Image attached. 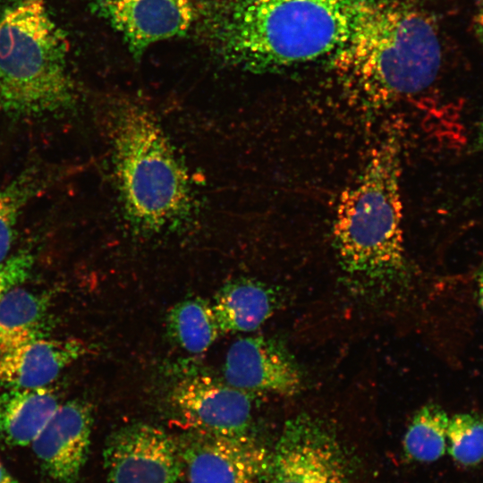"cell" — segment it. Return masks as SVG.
Masks as SVG:
<instances>
[{
	"instance_id": "1",
	"label": "cell",
	"mask_w": 483,
	"mask_h": 483,
	"mask_svg": "<svg viewBox=\"0 0 483 483\" xmlns=\"http://www.w3.org/2000/svg\"><path fill=\"white\" fill-rule=\"evenodd\" d=\"M365 0H200L195 25L221 62L271 72L332 56Z\"/></svg>"
},
{
	"instance_id": "2",
	"label": "cell",
	"mask_w": 483,
	"mask_h": 483,
	"mask_svg": "<svg viewBox=\"0 0 483 483\" xmlns=\"http://www.w3.org/2000/svg\"><path fill=\"white\" fill-rule=\"evenodd\" d=\"M332 57L344 90L381 106L431 86L442 51L436 25L425 11L399 0H365L351 35Z\"/></svg>"
},
{
	"instance_id": "3",
	"label": "cell",
	"mask_w": 483,
	"mask_h": 483,
	"mask_svg": "<svg viewBox=\"0 0 483 483\" xmlns=\"http://www.w3.org/2000/svg\"><path fill=\"white\" fill-rule=\"evenodd\" d=\"M111 107L112 160L125 219L139 233L174 229L192 208L183 164L148 108L130 100Z\"/></svg>"
},
{
	"instance_id": "4",
	"label": "cell",
	"mask_w": 483,
	"mask_h": 483,
	"mask_svg": "<svg viewBox=\"0 0 483 483\" xmlns=\"http://www.w3.org/2000/svg\"><path fill=\"white\" fill-rule=\"evenodd\" d=\"M399 175V143L391 135L339 199L333 228L338 259L365 285L386 287L406 272Z\"/></svg>"
},
{
	"instance_id": "5",
	"label": "cell",
	"mask_w": 483,
	"mask_h": 483,
	"mask_svg": "<svg viewBox=\"0 0 483 483\" xmlns=\"http://www.w3.org/2000/svg\"><path fill=\"white\" fill-rule=\"evenodd\" d=\"M66 37L43 0L0 4V108L18 116L71 108L75 88Z\"/></svg>"
},
{
	"instance_id": "6",
	"label": "cell",
	"mask_w": 483,
	"mask_h": 483,
	"mask_svg": "<svg viewBox=\"0 0 483 483\" xmlns=\"http://www.w3.org/2000/svg\"><path fill=\"white\" fill-rule=\"evenodd\" d=\"M265 483H352V472L329 426L299 414L284 423L270 453Z\"/></svg>"
},
{
	"instance_id": "7",
	"label": "cell",
	"mask_w": 483,
	"mask_h": 483,
	"mask_svg": "<svg viewBox=\"0 0 483 483\" xmlns=\"http://www.w3.org/2000/svg\"><path fill=\"white\" fill-rule=\"evenodd\" d=\"M103 460L109 483H177L184 471L178 441L144 422L114 431Z\"/></svg>"
},
{
	"instance_id": "8",
	"label": "cell",
	"mask_w": 483,
	"mask_h": 483,
	"mask_svg": "<svg viewBox=\"0 0 483 483\" xmlns=\"http://www.w3.org/2000/svg\"><path fill=\"white\" fill-rule=\"evenodd\" d=\"M177 441L188 483H265L270 453L250 433L190 429Z\"/></svg>"
},
{
	"instance_id": "9",
	"label": "cell",
	"mask_w": 483,
	"mask_h": 483,
	"mask_svg": "<svg viewBox=\"0 0 483 483\" xmlns=\"http://www.w3.org/2000/svg\"><path fill=\"white\" fill-rule=\"evenodd\" d=\"M250 394L225 380L197 374L174 385L171 402L190 429L244 435L249 433L252 419Z\"/></svg>"
},
{
	"instance_id": "10",
	"label": "cell",
	"mask_w": 483,
	"mask_h": 483,
	"mask_svg": "<svg viewBox=\"0 0 483 483\" xmlns=\"http://www.w3.org/2000/svg\"><path fill=\"white\" fill-rule=\"evenodd\" d=\"M89 5L136 58L157 42L184 36L197 18L191 0H89Z\"/></svg>"
},
{
	"instance_id": "11",
	"label": "cell",
	"mask_w": 483,
	"mask_h": 483,
	"mask_svg": "<svg viewBox=\"0 0 483 483\" xmlns=\"http://www.w3.org/2000/svg\"><path fill=\"white\" fill-rule=\"evenodd\" d=\"M225 381L248 392L293 395L301 391V370L288 351L275 339L249 336L228 349L223 367Z\"/></svg>"
},
{
	"instance_id": "12",
	"label": "cell",
	"mask_w": 483,
	"mask_h": 483,
	"mask_svg": "<svg viewBox=\"0 0 483 483\" xmlns=\"http://www.w3.org/2000/svg\"><path fill=\"white\" fill-rule=\"evenodd\" d=\"M93 425L91 405L72 400L60 404L30 445L47 474L59 483H75L85 464Z\"/></svg>"
},
{
	"instance_id": "13",
	"label": "cell",
	"mask_w": 483,
	"mask_h": 483,
	"mask_svg": "<svg viewBox=\"0 0 483 483\" xmlns=\"http://www.w3.org/2000/svg\"><path fill=\"white\" fill-rule=\"evenodd\" d=\"M77 338L40 339L0 356V390L48 386L87 353Z\"/></svg>"
},
{
	"instance_id": "14",
	"label": "cell",
	"mask_w": 483,
	"mask_h": 483,
	"mask_svg": "<svg viewBox=\"0 0 483 483\" xmlns=\"http://www.w3.org/2000/svg\"><path fill=\"white\" fill-rule=\"evenodd\" d=\"M212 303L222 335L252 332L274 313L276 296L265 284L250 278L225 283Z\"/></svg>"
},
{
	"instance_id": "15",
	"label": "cell",
	"mask_w": 483,
	"mask_h": 483,
	"mask_svg": "<svg viewBox=\"0 0 483 483\" xmlns=\"http://www.w3.org/2000/svg\"><path fill=\"white\" fill-rule=\"evenodd\" d=\"M48 386L13 388L0 394V436L9 445H30L60 406Z\"/></svg>"
},
{
	"instance_id": "16",
	"label": "cell",
	"mask_w": 483,
	"mask_h": 483,
	"mask_svg": "<svg viewBox=\"0 0 483 483\" xmlns=\"http://www.w3.org/2000/svg\"><path fill=\"white\" fill-rule=\"evenodd\" d=\"M53 323L43 296L17 286L8 290L0 298V356L49 337Z\"/></svg>"
},
{
	"instance_id": "17",
	"label": "cell",
	"mask_w": 483,
	"mask_h": 483,
	"mask_svg": "<svg viewBox=\"0 0 483 483\" xmlns=\"http://www.w3.org/2000/svg\"><path fill=\"white\" fill-rule=\"evenodd\" d=\"M166 333L182 350L199 354L222 335L211 301L201 297L174 304L165 317Z\"/></svg>"
},
{
	"instance_id": "18",
	"label": "cell",
	"mask_w": 483,
	"mask_h": 483,
	"mask_svg": "<svg viewBox=\"0 0 483 483\" xmlns=\"http://www.w3.org/2000/svg\"><path fill=\"white\" fill-rule=\"evenodd\" d=\"M449 419L439 404L429 402L412 417L403 437V450L408 459L418 462H432L447 450Z\"/></svg>"
},
{
	"instance_id": "19",
	"label": "cell",
	"mask_w": 483,
	"mask_h": 483,
	"mask_svg": "<svg viewBox=\"0 0 483 483\" xmlns=\"http://www.w3.org/2000/svg\"><path fill=\"white\" fill-rule=\"evenodd\" d=\"M39 187L36 172L27 171L0 190V264L7 259L22 209Z\"/></svg>"
},
{
	"instance_id": "20",
	"label": "cell",
	"mask_w": 483,
	"mask_h": 483,
	"mask_svg": "<svg viewBox=\"0 0 483 483\" xmlns=\"http://www.w3.org/2000/svg\"><path fill=\"white\" fill-rule=\"evenodd\" d=\"M447 450L458 464L470 467L483 462V414L455 413L449 419Z\"/></svg>"
},
{
	"instance_id": "21",
	"label": "cell",
	"mask_w": 483,
	"mask_h": 483,
	"mask_svg": "<svg viewBox=\"0 0 483 483\" xmlns=\"http://www.w3.org/2000/svg\"><path fill=\"white\" fill-rule=\"evenodd\" d=\"M32 263L31 255L21 252L0 264V298L8 290L18 286L28 276Z\"/></svg>"
},
{
	"instance_id": "22",
	"label": "cell",
	"mask_w": 483,
	"mask_h": 483,
	"mask_svg": "<svg viewBox=\"0 0 483 483\" xmlns=\"http://www.w3.org/2000/svg\"><path fill=\"white\" fill-rule=\"evenodd\" d=\"M474 282L478 301L483 312V264L477 269L474 275Z\"/></svg>"
},
{
	"instance_id": "23",
	"label": "cell",
	"mask_w": 483,
	"mask_h": 483,
	"mask_svg": "<svg viewBox=\"0 0 483 483\" xmlns=\"http://www.w3.org/2000/svg\"><path fill=\"white\" fill-rule=\"evenodd\" d=\"M473 21L476 31L483 40V0H480L479 2L478 11L473 18Z\"/></svg>"
},
{
	"instance_id": "24",
	"label": "cell",
	"mask_w": 483,
	"mask_h": 483,
	"mask_svg": "<svg viewBox=\"0 0 483 483\" xmlns=\"http://www.w3.org/2000/svg\"><path fill=\"white\" fill-rule=\"evenodd\" d=\"M474 145L478 150H483V116L478 126Z\"/></svg>"
},
{
	"instance_id": "25",
	"label": "cell",
	"mask_w": 483,
	"mask_h": 483,
	"mask_svg": "<svg viewBox=\"0 0 483 483\" xmlns=\"http://www.w3.org/2000/svg\"><path fill=\"white\" fill-rule=\"evenodd\" d=\"M0 483H18L0 463Z\"/></svg>"
}]
</instances>
